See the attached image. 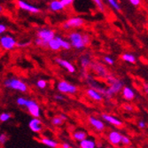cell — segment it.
Here are the masks:
<instances>
[{"mask_svg":"<svg viewBox=\"0 0 148 148\" xmlns=\"http://www.w3.org/2000/svg\"><path fill=\"white\" fill-rule=\"evenodd\" d=\"M91 38L90 35L79 31H71L69 34V42L71 47L75 50H83L90 44Z\"/></svg>","mask_w":148,"mask_h":148,"instance_id":"cell-1","label":"cell"},{"mask_svg":"<svg viewBox=\"0 0 148 148\" xmlns=\"http://www.w3.org/2000/svg\"><path fill=\"white\" fill-rule=\"evenodd\" d=\"M106 79L107 84H109V86L106 88L104 98H106V99H112L119 92H121V90L123 88L124 84L122 80H120L119 78L110 74L107 75Z\"/></svg>","mask_w":148,"mask_h":148,"instance_id":"cell-2","label":"cell"},{"mask_svg":"<svg viewBox=\"0 0 148 148\" xmlns=\"http://www.w3.org/2000/svg\"><path fill=\"white\" fill-rule=\"evenodd\" d=\"M56 36L55 31L49 28H41L36 31V37L35 39V44L38 47H47V44L51 39Z\"/></svg>","mask_w":148,"mask_h":148,"instance_id":"cell-3","label":"cell"},{"mask_svg":"<svg viewBox=\"0 0 148 148\" xmlns=\"http://www.w3.org/2000/svg\"><path fill=\"white\" fill-rule=\"evenodd\" d=\"M4 86L7 89L16 90L20 92H27L29 90V86L24 81L17 78V77H11L7 78L4 82Z\"/></svg>","mask_w":148,"mask_h":148,"instance_id":"cell-4","label":"cell"},{"mask_svg":"<svg viewBox=\"0 0 148 148\" xmlns=\"http://www.w3.org/2000/svg\"><path fill=\"white\" fill-rule=\"evenodd\" d=\"M56 89L59 93L66 94V95H75L78 92V87L66 80L59 81L56 85Z\"/></svg>","mask_w":148,"mask_h":148,"instance_id":"cell-5","label":"cell"},{"mask_svg":"<svg viewBox=\"0 0 148 148\" xmlns=\"http://www.w3.org/2000/svg\"><path fill=\"white\" fill-rule=\"evenodd\" d=\"M17 40L10 34L0 36V47L5 51H12L17 46Z\"/></svg>","mask_w":148,"mask_h":148,"instance_id":"cell-6","label":"cell"},{"mask_svg":"<svg viewBox=\"0 0 148 148\" xmlns=\"http://www.w3.org/2000/svg\"><path fill=\"white\" fill-rule=\"evenodd\" d=\"M23 107L28 110V112L33 118H40V116H41V108H40V106L36 101L31 99H26Z\"/></svg>","mask_w":148,"mask_h":148,"instance_id":"cell-7","label":"cell"},{"mask_svg":"<svg viewBox=\"0 0 148 148\" xmlns=\"http://www.w3.org/2000/svg\"><path fill=\"white\" fill-rule=\"evenodd\" d=\"M85 23L84 19L79 16H75V17H70L66 20V21L63 22L62 24V29L64 30H69L72 29H78L83 27Z\"/></svg>","mask_w":148,"mask_h":148,"instance_id":"cell-8","label":"cell"},{"mask_svg":"<svg viewBox=\"0 0 148 148\" xmlns=\"http://www.w3.org/2000/svg\"><path fill=\"white\" fill-rule=\"evenodd\" d=\"M90 69L94 72V74L97 75L100 78H103V79H106L107 77V75H109V73H108V71H107L106 66L101 62H99V61L91 62Z\"/></svg>","mask_w":148,"mask_h":148,"instance_id":"cell-9","label":"cell"},{"mask_svg":"<svg viewBox=\"0 0 148 148\" xmlns=\"http://www.w3.org/2000/svg\"><path fill=\"white\" fill-rule=\"evenodd\" d=\"M17 6L21 9V10H23L27 12H29V13H32V14H37L41 10H40L39 7H37L36 5H31V4H29L27 3L26 1H23V0H17Z\"/></svg>","mask_w":148,"mask_h":148,"instance_id":"cell-10","label":"cell"},{"mask_svg":"<svg viewBox=\"0 0 148 148\" xmlns=\"http://www.w3.org/2000/svg\"><path fill=\"white\" fill-rule=\"evenodd\" d=\"M88 123L93 130H95L98 132H103L106 130V125L104 122L96 116H89Z\"/></svg>","mask_w":148,"mask_h":148,"instance_id":"cell-11","label":"cell"},{"mask_svg":"<svg viewBox=\"0 0 148 148\" xmlns=\"http://www.w3.org/2000/svg\"><path fill=\"white\" fill-rule=\"evenodd\" d=\"M122 135L123 134L116 130H110L106 135L107 141H108L111 145L117 146V145H121V138H122Z\"/></svg>","mask_w":148,"mask_h":148,"instance_id":"cell-12","label":"cell"},{"mask_svg":"<svg viewBox=\"0 0 148 148\" xmlns=\"http://www.w3.org/2000/svg\"><path fill=\"white\" fill-rule=\"evenodd\" d=\"M55 62L57 63V65H59L60 66V68L66 70L70 74H74V73L76 72V68L75 66V65L73 63H71L70 61H69V60H64L62 58H56Z\"/></svg>","mask_w":148,"mask_h":148,"instance_id":"cell-13","label":"cell"},{"mask_svg":"<svg viewBox=\"0 0 148 148\" xmlns=\"http://www.w3.org/2000/svg\"><path fill=\"white\" fill-rule=\"evenodd\" d=\"M29 127L31 131L36 134H40L44 130L43 123L39 118H32L29 123Z\"/></svg>","mask_w":148,"mask_h":148,"instance_id":"cell-14","label":"cell"},{"mask_svg":"<svg viewBox=\"0 0 148 148\" xmlns=\"http://www.w3.org/2000/svg\"><path fill=\"white\" fill-rule=\"evenodd\" d=\"M79 148H97L98 147V141L96 138L88 136L82 141L78 142Z\"/></svg>","mask_w":148,"mask_h":148,"instance_id":"cell-15","label":"cell"},{"mask_svg":"<svg viewBox=\"0 0 148 148\" xmlns=\"http://www.w3.org/2000/svg\"><path fill=\"white\" fill-rule=\"evenodd\" d=\"M101 118L103 121H105V122L110 123L111 125L114 126V127H117V128H121L123 126V121H121L119 118L114 116V115H111L109 114H103L101 115Z\"/></svg>","mask_w":148,"mask_h":148,"instance_id":"cell-16","label":"cell"},{"mask_svg":"<svg viewBox=\"0 0 148 148\" xmlns=\"http://www.w3.org/2000/svg\"><path fill=\"white\" fill-rule=\"evenodd\" d=\"M85 93H86V95L93 101H95V102H102L103 101V99H104L103 95L100 94L98 90H94L93 88L89 87L88 89H86Z\"/></svg>","mask_w":148,"mask_h":148,"instance_id":"cell-17","label":"cell"},{"mask_svg":"<svg viewBox=\"0 0 148 148\" xmlns=\"http://www.w3.org/2000/svg\"><path fill=\"white\" fill-rule=\"evenodd\" d=\"M121 91H122L123 98L127 101H132V100H134V99L136 98L135 90L130 86H123V88L122 89Z\"/></svg>","mask_w":148,"mask_h":148,"instance_id":"cell-18","label":"cell"},{"mask_svg":"<svg viewBox=\"0 0 148 148\" xmlns=\"http://www.w3.org/2000/svg\"><path fill=\"white\" fill-rule=\"evenodd\" d=\"M88 136H89V133L83 129H77L71 133V137H72L73 140L76 141V142L82 141L83 139H84Z\"/></svg>","mask_w":148,"mask_h":148,"instance_id":"cell-19","label":"cell"},{"mask_svg":"<svg viewBox=\"0 0 148 148\" xmlns=\"http://www.w3.org/2000/svg\"><path fill=\"white\" fill-rule=\"evenodd\" d=\"M38 141L41 144H43L48 147H51V148H59V145H60V143L58 141L52 139V138H47V137H45V136L40 137L38 138Z\"/></svg>","mask_w":148,"mask_h":148,"instance_id":"cell-20","label":"cell"},{"mask_svg":"<svg viewBox=\"0 0 148 148\" xmlns=\"http://www.w3.org/2000/svg\"><path fill=\"white\" fill-rule=\"evenodd\" d=\"M49 10L53 12H61L65 9L63 4L61 3L60 0H51V1L49 3Z\"/></svg>","mask_w":148,"mask_h":148,"instance_id":"cell-21","label":"cell"},{"mask_svg":"<svg viewBox=\"0 0 148 148\" xmlns=\"http://www.w3.org/2000/svg\"><path fill=\"white\" fill-rule=\"evenodd\" d=\"M80 66L82 69L84 71H86L88 69H90V64H91V60H90V57L88 55V54H84L83 56L80 57Z\"/></svg>","mask_w":148,"mask_h":148,"instance_id":"cell-22","label":"cell"},{"mask_svg":"<svg viewBox=\"0 0 148 148\" xmlns=\"http://www.w3.org/2000/svg\"><path fill=\"white\" fill-rule=\"evenodd\" d=\"M68 120V117H66V115H65L64 114H60L57 116H54L52 117L51 120V123L53 126L55 127H59L60 125H62L66 121Z\"/></svg>","mask_w":148,"mask_h":148,"instance_id":"cell-23","label":"cell"},{"mask_svg":"<svg viewBox=\"0 0 148 148\" xmlns=\"http://www.w3.org/2000/svg\"><path fill=\"white\" fill-rule=\"evenodd\" d=\"M56 39L58 40V42L60 44V46L62 50H66V51H69L72 47L70 45V43L69 42V40H66L63 37L60 36H55Z\"/></svg>","mask_w":148,"mask_h":148,"instance_id":"cell-24","label":"cell"},{"mask_svg":"<svg viewBox=\"0 0 148 148\" xmlns=\"http://www.w3.org/2000/svg\"><path fill=\"white\" fill-rule=\"evenodd\" d=\"M47 48H49L52 51H59L61 50V48L60 46V44L58 42V40L56 39V37H54L53 39H51V41L48 42Z\"/></svg>","mask_w":148,"mask_h":148,"instance_id":"cell-25","label":"cell"},{"mask_svg":"<svg viewBox=\"0 0 148 148\" xmlns=\"http://www.w3.org/2000/svg\"><path fill=\"white\" fill-rule=\"evenodd\" d=\"M122 60L127 63H130V64H136V62H137L136 56L134 54H132V53H129V52L123 53V54L122 55Z\"/></svg>","mask_w":148,"mask_h":148,"instance_id":"cell-26","label":"cell"},{"mask_svg":"<svg viewBox=\"0 0 148 148\" xmlns=\"http://www.w3.org/2000/svg\"><path fill=\"white\" fill-rule=\"evenodd\" d=\"M36 85L38 89L40 90H44L47 87L48 85V83H47V81L45 80V79H39L36 81Z\"/></svg>","mask_w":148,"mask_h":148,"instance_id":"cell-27","label":"cell"},{"mask_svg":"<svg viewBox=\"0 0 148 148\" xmlns=\"http://www.w3.org/2000/svg\"><path fill=\"white\" fill-rule=\"evenodd\" d=\"M12 118V114L7 112H3L0 114V122L1 123H6Z\"/></svg>","mask_w":148,"mask_h":148,"instance_id":"cell-28","label":"cell"},{"mask_svg":"<svg viewBox=\"0 0 148 148\" xmlns=\"http://www.w3.org/2000/svg\"><path fill=\"white\" fill-rule=\"evenodd\" d=\"M107 3H108L112 8H114L115 11H120L121 10V6L119 5V3L117 2V0H106Z\"/></svg>","mask_w":148,"mask_h":148,"instance_id":"cell-29","label":"cell"},{"mask_svg":"<svg viewBox=\"0 0 148 148\" xmlns=\"http://www.w3.org/2000/svg\"><path fill=\"white\" fill-rule=\"evenodd\" d=\"M92 2L99 8V11H101L102 12H105V5H104V3L102 0H92Z\"/></svg>","mask_w":148,"mask_h":148,"instance_id":"cell-30","label":"cell"},{"mask_svg":"<svg viewBox=\"0 0 148 148\" xmlns=\"http://www.w3.org/2000/svg\"><path fill=\"white\" fill-rule=\"evenodd\" d=\"M104 62L106 64V65H108V66H114V60L113 57L111 56H108V55H106L104 57Z\"/></svg>","mask_w":148,"mask_h":148,"instance_id":"cell-31","label":"cell"},{"mask_svg":"<svg viewBox=\"0 0 148 148\" xmlns=\"http://www.w3.org/2000/svg\"><path fill=\"white\" fill-rule=\"evenodd\" d=\"M121 144H123V145H130L131 144V140L128 136L122 135V138H121Z\"/></svg>","mask_w":148,"mask_h":148,"instance_id":"cell-32","label":"cell"},{"mask_svg":"<svg viewBox=\"0 0 148 148\" xmlns=\"http://www.w3.org/2000/svg\"><path fill=\"white\" fill-rule=\"evenodd\" d=\"M9 139V137L6 135L5 133H0V145H5L6 142H7V140Z\"/></svg>","mask_w":148,"mask_h":148,"instance_id":"cell-33","label":"cell"},{"mask_svg":"<svg viewBox=\"0 0 148 148\" xmlns=\"http://www.w3.org/2000/svg\"><path fill=\"white\" fill-rule=\"evenodd\" d=\"M60 1L63 4L65 8H68V7H70L74 4L75 0H60Z\"/></svg>","mask_w":148,"mask_h":148,"instance_id":"cell-34","label":"cell"},{"mask_svg":"<svg viewBox=\"0 0 148 148\" xmlns=\"http://www.w3.org/2000/svg\"><path fill=\"white\" fill-rule=\"evenodd\" d=\"M8 28L5 23H0V36H2L3 34L6 33Z\"/></svg>","mask_w":148,"mask_h":148,"instance_id":"cell-35","label":"cell"},{"mask_svg":"<svg viewBox=\"0 0 148 148\" xmlns=\"http://www.w3.org/2000/svg\"><path fill=\"white\" fill-rule=\"evenodd\" d=\"M54 99L57 100V101H65L66 98L64 96V94L58 93V94H56V95H54Z\"/></svg>","mask_w":148,"mask_h":148,"instance_id":"cell-36","label":"cell"},{"mask_svg":"<svg viewBox=\"0 0 148 148\" xmlns=\"http://www.w3.org/2000/svg\"><path fill=\"white\" fill-rule=\"evenodd\" d=\"M31 45L30 41H26V42H21V43H17V47H21V48H25L28 47Z\"/></svg>","mask_w":148,"mask_h":148,"instance_id":"cell-37","label":"cell"},{"mask_svg":"<svg viewBox=\"0 0 148 148\" xmlns=\"http://www.w3.org/2000/svg\"><path fill=\"white\" fill-rule=\"evenodd\" d=\"M123 106V109L127 112H133L134 111V106L130 104H125Z\"/></svg>","mask_w":148,"mask_h":148,"instance_id":"cell-38","label":"cell"},{"mask_svg":"<svg viewBox=\"0 0 148 148\" xmlns=\"http://www.w3.org/2000/svg\"><path fill=\"white\" fill-rule=\"evenodd\" d=\"M130 3L133 5V6H139L141 5L142 0H129Z\"/></svg>","mask_w":148,"mask_h":148,"instance_id":"cell-39","label":"cell"},{"mask_svg":"<svg viewBox=\"0 0 148 148\" xmlns=\"http://www.w3.org/2000/svg\"><path fill=\"white\" fill-rule=\"evenodd\" d=\"M138 127L140 130H145L146 128V123H145V121H143V120L139 121V122L138 123Z\"/></svg>","mask_w":148,"mask_h":148,"instance_id":"cell-40","label":"cell"},{"mask_svg":"<svg viewBox=\"0 0 148 148\" xmlns=\"http://www.w3.org/2000/svg\"><path fill=\"white\" fill-rule=\"evenodd\" d=\"M59 148H73V147L69 142H63V143L60 144Z\"/></svg>","mask_w":148,"mask_h":148,"instance_id":"cell-41","label":"cell"},{"mask_svg":"<svg viewBox=\"0 0 148 148\" xmlns=\"http://www.w3.org/2000/svg\"><path fill=\"white\" fill-rule=\"evenodd\" d=\"M4 11H5V9H4V6H3L1 4H0V15H1L2 13L4 12Z\"/></svg>","mask_w":148,"mask_h":148,"instance_id":"cell-42","label":"cell"},{"mask_svg":"<svg viewBox=\"0 0 148 148\" xmlns=\"http://www.w3.org/2000/svg\"><path fill=\"white\" fill-rule=\"evenodd\" d=\"M145 92H147V84H145Z\"/></svg>","mask_w":148,"mask_h":148,"instance_id":"cell-43","label":"cell"},{"mask_svg":"<svg viewBox=\"0 0 148 148\" xmlns=\"http://www.w3.org/2000/svg\"><path fill=\"white\" fill-rule=\"evenodd\" d=\"M105 148H111V147H109V146H106Z\"/></svg>","mask_w":148,"mask_h":148,"instance_id":"cell-44","label":"cell"}]
</instances>
